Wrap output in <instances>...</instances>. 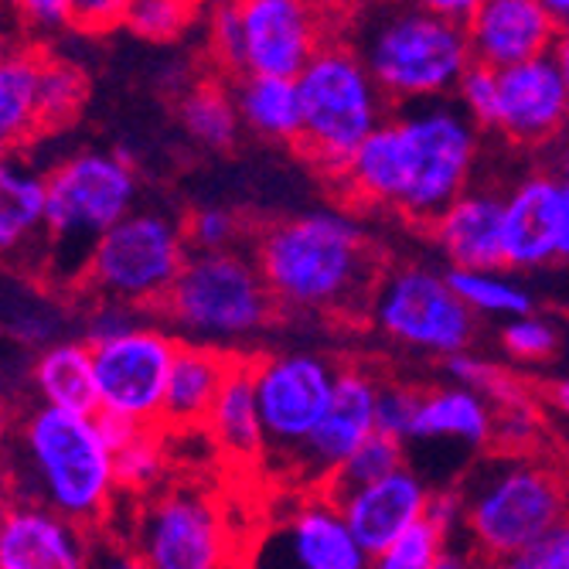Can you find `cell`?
I'll return each mask as SVG.
<instances>
[{
	"label": "cell",
	"mask_w": 569,
	"mask_h": 569,
	"mask_svg": "<svg viewBox=\"0 0 569 569\" xmlns=\"http://www.w3.org/2000/svg\"><path fill=\"white\" fill-rule=\"evenodd\" d=\"M478 158V123L457 102H412L358 147L341 181L361 204L392 209L430 226L468 191Z\"/></svg>",
	"instance_id": "1"
},
{
	"label": "cell",
	"mask_w": 569,
	"mask_h": 569,
	"mask_svg": "<svg viewBox=\"0 0 569 569\" xmlns=\"http://www.w3.org/2000/svg\"><path fill=\"white\" fill-rule=\"evenodd\" d=\"M14 495L99 532L120 501L117 457L99 412L28 406L14 427Z\"/></svg>",
	"instance_id": "2"
},
{
	"label": "cell",
	"mask_w": 569,
	"mask_h": 569,
	"mask_svg": "<svg viewBox=\"0 0 569 569\" xmlns=\"http://www.w3.org/2000/svg\"><path fill=\"white\" fill-rule=\"evenodd\" d=\"M273 297L303 315H358L379 287L376 252L348 216L307 212L267 226L252 242Z\"/></svg>",
	"instance_id": "3"
},
{
	"label": "cell",
	"mask_w": 569,
	"mask_h": 569,
	"mask_svg": "<svg viewBox=\"0 0 569 569\" xmlns=\"http://www.w3.org/2000/svg\"><path fill=\"white\" fill-rule=\"evenodd\" d=\"M341 38L396 107L447 99L475 66L463 24L430 14L412 0H376L345 14Z\"/></svg>",
	"instance_id": "4"
},
{
	"label": "cell",
	"mask_w": 569,
	"mask_h": 569,
	"mask_svg": "<svg viewBox=\"0 0 569 569\" xmlns=\"http://www.w3.org/2000/svg\"><path fill=\"white\" fill-rule=\"evenodd\" d=\"M137 212V178L127 153L86 150L48 171V226L41 277L59 290H82L89 260L113 226Z\"/></svg>",
	"instance_id": "5"
},
{
	"label": "cell",
	"mask_w": 569,
	"mask_h": 569,
	"mask_svg": "<svg viewBox=\"0 0 569 569\" xmlns=\"http://www.w3.org/2000/svg\"><path fill=\"white\" fill-rule=\"evenodd\" d=\"M463 539L488 562L526 559L559 522L569 519L566 481L532 457L501 453L481 460L460 485Z\"/></svg>",
	"instance_id": "6"
},
{
	"label": "cell",
	"mask_w": 569,
	"mask_h": 569,
	"mask_svg": "<svg viewBox=\"0 0 569 569\" xmlns=\"http://www.w3.org/2000/svg\"><path fill=\"white\" fill-rule=\"evenodd\" d=\"M297 86L303 107L297 147L310 164L341 178L358 147L386 123L389 99L341 34L307 62Z\"/></svg>",
	"instance_id": "7"
},
{
	"label": "cell",
	"mask_w": 569,
	"mask_h": 569,
	"mask_svg": "<svg viewBox=\"0 0 569 569\" xmlns=\"http://www.w3.org/2000/svg\"><path fill=\"white\" fill-rule=\"evenodd\" d=\"M277 307L256 256L222 249L188 256L161 315L188 341L232 351V345L263 335L277 318Z\"/></svg>",
	"instance_id": "8"
},
{
	"label": "cell",
	"mask_w": 569,
	"mask_h": 569,
	"mask_svg": "<svg viewBox=\"0 0 569 569\" xmlns=\"http://www.w3.org/2000/svg\"><path fill=\"white\" fill-rule=\"evenodd\" d=\"M188 249L184 226L161 212L137 209L99 239L79 293L161 310L188 263Z\"/></svg>",
	"instance_id": "9"
},
{
	"label": "cell",
	"mask_w": 569,
	"mask_h": 569,
	"mask_svg": "<svg viewBox=\"0 0 569 569\" xmlns=\"http://www.w3.org/2000/svg\"><path fill=\"white\" fill-rule=\"evenodd\" d=\"M147 569H226L232 532L212 491L171 485L133 501L130 526L120 536Z\"/></svg>",
	"instance_id": "10"
},
{
	"label": "cell",
	"mask_w": 569,
	"mask_h": 569,
	"mask_svg": "<svg viewBox=\"0 0 569 569\" xmlns=\"http://www.w3.org/2000/svg\"><path fill=\"white\" fill-rule=\"evenodd\" d=\"M369 315L389 341L437 358L468 351L478 335V315L457 297L447 273L423 267L386 273L372 293Z\"/></svg>",
	"instance_id": "11"
},
{
	"label": "cell",
	"mask_w": 569,
	"mask_h": 569,
	"mask_svg": "<svg viewBox=\"0 0 569 569\" xmlns=\"http://www.w3.org/2000/svg\"><path fill=\"white\" fill-rule=\"evenodd\" d=\"M338 372L325 355L315 351H277L252 358L256 396L267 433V457L293 468L307 437L318 430L335 399Z\"/></svg>",
	"instance_id": "12"
},
{
	"label": "cell",
	"mask_w": 569,
	"mask_h": 569,
	"mask_svg": "<svg viewBox=\"0 0 569 569\" xmlns=\"http://www.w3.org/2000/svg\"><path fill=\"white\" fill-rule=\"evenodd\" d=\"M178 348L181 341L171 331L153 325H143L110 345H96L92 361L99 412L133 420L140 427H161Z\"/></svg>",
	"instance_id": "13"
},
{
	"label": "cell",
	"mask_w": 569,
	"mask_h": 569,
	"mask_svg": "<svg viewBox=\"0 0 569 569\" xmlns=\"http://www.w3.org/2000/svg\"><path fill=\"white\" fill-rule=\"evenodd\" d=\"M246 31V72L297 79L341 34L345 14L328 0H236Z\"/></svg>",
	"instance_id": "14"
},
{
	"label": "cell",
	"mask_w": 569,
	"mask_h": 569,
	"mask_svg": "<svg viewBox=\"0 0 569 569\" xmlns=\"http://www.w3.org/2000/svg\"><path fill=\"white\" fill-rule=\"evenodd\" d=\"M372 556L351 536L338 501L310 491L273 522L252 556V569H369Z\"/></svg>",
	"instance_id": "15"
},
{
	"label": "cell",
	"mask_w": 569,
	"mask_h": 569,
	"mask_svg": "<svg viewBox=\"0 0 569 569\" xmlns=\"http://www.w3.org/2000/svg\"><path fill=\"white\" fill-rule=\"evenodd\" d=\"M376 399L379 382L361 369H341L335 399L325 412L318 430L307 437L303 450L293 460V481L303 488H328L341 463L366 443L376 430Z\"/></svg>",
	"instance_id": "16"
},
{
	"label": "cell",
	"mask_w": 569,
	"mask_h": 569,
	"mask_svg": "<svg viewBox=\"0 0 569 569\" xmlns=\"http://www.w3.org/2000/svg\"><path fill=\"white\" fill-rule=\"evenodd\" d=\"M96 532L66 515L14 501L0 519V569H89Z\"/></svg>",
	"instance_id": "17"
},
{
	"label": "cell",
	"mask_w": 569,
	"mask_h": 569,
	"mask_svg": "<svg viewBox=\"0 0 569 569\" xmlns=\"http://www.w3.org/2000/svg\"><path fill=\"white\" fill-rule=\"evenodd\" d=\"M569 120V82L552 56L501 69V102L495 130L515 143H546Z\"/></svg>",
	"instance_id": "18"
},
{
	"label": "cell",
	"mask_w": 569,
	"mask_h": 569,
	"mask_svg": "<svg viewBox=\"0 0 569 569\" xmlns=\"http://www.w3.org/2000/svg\"><path fill=\"white\" fill-rule=\"evenodd\" d=\"M430 491L433 488L406 463L396 475L366 488H355L335 501L358 546L369 556H379L382 549H389L396 539H402L409 529H417L427 519Z\"/></svg>",
	"instance_id": "19"
},
{
	"label": "cell",
	"mask_w": 569,
	"mask_h": 569,
	"mask_svg": "<svg viewBox=\"0 0 569 569\" xmlns=\"http://www.w3.org/2000/svg\"><path fill=\"white\" fill-rule=\"evenodd\" d=\"M463 31L475 62L501 72L549 56L559 24L539 0H481Z\"/></svg>",
	"instance_id": "20"
},
{
	"label": "cell",
	"mask_w": 569,
	"mask_h": 569,
	"mask_svg": "<svg viewBox=\"0 0 569 569\" xmlns=\"http://www.w3.org/2000/svg\"><path fill=\"white\" fill-rule=\"evenodd\" d=\"M566 184L552 174H532L505 198V267L536 270L559 260Z\"/></svg>",
	"instance_id": "21"
},
{
	"label": "cell",
	"mask_w": 569,
	"mask_h": 569,
	"mask_svg": "<svg viewBox=\"0 0 569 569\" xmlns=\"http://www.w3.org/2000/svg\"><path fill=\"white\" fill-rule=\"evenodd\" d=\"M433 236L457 270H501L505 198L491 191H463L433 222Z\"/></svg>",
	"instance_id": "22"
},
{
	"label": "cell",
	"mask_w": 569,
	"mask_h": 569,
	"mask_svg": "<svg viewBox=\"0 0 569 569\" xmlns=\"http://www.w3.org/2000/svg\"><path fill=\"white\" fill-rule=\"evenodd\" d=\"M236 355L239 351L181 341L164 399V430H194L209 423Z\"/></svg>",
	"instance_id": "23"
},
{
	"label": "cell",
	"mask_w": 569,
	"mask_h": 569,
	"mask_svg": "<svg viewBox=\"0 0 569 569\" xmlns=\"http://www.w3.org/2000/svg\"><path fill=\"white\" fill-rule=\"evenodd\" d=\"M495 437V406L463 386H443L423 392L417 430H412L409 443H450L460 450H488Z\"/></svg>",
	"instance_id": "24"
},
{
	"label": "cell",
	"mask_w": 569,
	"mask_h": 569,
	"mask_svg": "<svg viewBox=\"0 0 569 569\" xmlns=\"http://www.w3.org/2000/svg\"><path fill=\"white\" fill-rule=\"evenodd\" d=\"M204 430H209L216 447L226 450L232 460L267 457V433H263V417H260V396H256L252 358L236 355Z\"/></svg>",
	"instance_id": "25"
},
{
	"label": "cell",
	"mask_w": 569,
	"mask_h": 569,
	"mask_svg": "<svg viewBox=\"0 0 569 569\" xmlns=\"http://www.w3.org/2000/svg\"><path fill=\"white\" fill-rule=\"evenodd\" d=\"M28 382L41 406H56L69 412H99L92 345L82 338H66L38 351Z\"/></svg>",
	"instance_id": "26"
},
{
	"label": "cell",
	"mask_w": 569,
	"mask_h": 569,
	"mask_svg": "<svg viewBox=\"0 0 569 569\" xmlns=\"http://www.w3.org/2000/svg\"><path fill=\"white\" fill-rule=\"evenodd\" d=\"M236 107L246 127L260 137L297 143L303 130V107H300V86L287 76H260L246 72L232 86Z\"/></svg>",
	"instance_id": "27"
},
{
	"label": "cell",
	"mask_w": 569,
	"mask_h": 569,
	"mask_svg": "<svg viewBox=\"0 0 569 569\" xmlns=\"http://www.w3.org/2000/svg\"><path fill=\"white\" fill-rule=\"evenodd\" d=\"M44 51L14 48L0 66V133L8 147H18L41 133V69Z\"/></svg>",
	"instance_id": "28"
},
{
	"label": "cell",
	"mask_w": 569,
	"mask_h": 569,
	"mask_svg": "<svg viewBox=\"0 0 569 569\" xmlns=\"http://www.w3.org/2000/svg\"><path fill=\"white\" fill-rule=\"evenodd\" d=\"M48 226V178L4 164L0 171V249L4 256H18L34 239H44Z\"/></svg>",
	"instance_id": "29"
},
{
	"label": "cell",
	"mask_w": 569,
	"mask_h": 569,
	"mask_svg": "<svg viewBox=\"0 0 569 569\" xmlns=\"http://www.w3.org/2000/svg\"><path fill=\"white\" fill-rule=\"evenodd\" d=\"M181 120L184 130L201 143V147H232L239 133V107L232 89H222L219 82H201L181 99Z\"/></svg>",
	"instance_id": "30"
},
{
	"label": "cell",
	"mask_w": 569,
	"mask_h": 569,
	"mask_svg": "<svg viewBox=\"0 0 569 569\" xmlns=\"http://www.w3.org/2000/svg\"><path fill=\"white\" fill-rule=\"evenodd\" d=\"M450 287L457 290V297L468 303L475 315H488V318H522L532 315V297L526 287H519L515 280L501 277L498 270H447Z\"/></svg>",
	"instance_id": "31"
},
{
	"label": "cell",
	"mask_w": 569,
	"mask_h": 569,
	"mask_svg": "<svg viewBox=\"0 0 569 569\" xmlns=\"http://www.w3.org/2000/svg\"><path fill=\"white\" fill-rule=\"evenodd\" d=\"M164 427H143L130 443H123L117 457V485L120 498L140 501L153 491H161L168 453H164Z\"/></svg>",
	"instance_id": "32"
},
{
	"label": "cell",
	"mask_w": 569,
	"mask_h": 569,
	"mask_svg": "<svg viewBox=\"0 0 569 569\" xmlns=\"http://www.w3.org/2000/svg\"><path fill=\"white\" fill-rule=\"evenodd\" d=\"M399 468H406V443L396 437H386V433H372L341 463L325 491L331 498H341L355 488H366V485H376V481L396 475Z\"/></svg>",
	"instance_id": "33"
},
{
	"label": "cell",
	"mask_w": 569,
	"mask_h": 569,
	"mask_svg": "<svg viewBox=\"0 0 569 569\" xmlns=\"http://www.w3.org/2000/svg\"><path fill=\"white\" fill-rule=\"evenodd\" d=\"M443 369L453 379V386H463V389L485 396L495 406V412L529 402V389L508 369H501L498 361H488L481 355H471V351L450 355V358H443Z\"/></svg>",
	"instance_id": "34"
},
{
	"label": "cell",
	"mask_w": 569,
	"mask_h": 569,
	"mask_svg": "<svg viewBox=\"0 0 569 569\" xmlns=\"http://www.w3.org/2000/svg\"><path fill=\"white\" fill-rule=\"evenodd\" d=\"M86 99V76L62 59H44L41 69V130L69 123Z\"/></svg>",
	"instance_id": "35"
},
{
	"label": "cell",
	"mask_w": 569,
	"mask_h": 569,
	"mask_svg": "<svg viewBox=\"0 0 569 569\" xmlns=\"http://www.w3.org/2000/svg\"><path fill=\"white\" fill-rule=\"evenodd\" d=\"M194 8L191 0H133L127 28L147 41H171L191 24Z\"/></svg>",
	"instance_id": "36"
},
{
	"label": "cell",
	"mask_w": 569,
	"mask_h": 569,
	"mask_svg": "<svg viewBox=\"0 0 569 569\" xmlns=\"http://www.w3.org/2000/svg\"><path fill=\"white\" fill-rule=\"evenodd\" d=\"M423 406V392L402 386V382H379V399H376V430L386 437H396L402 443L412 440L417 430V417Z\"/></svg>",
	"instance_id": "37"
},
{
	"label": "cell",
	"mask_w": 569,
	"mask_h": 569,
	"mask_svg": "<svg viewBox=\"0 0 569 569\" xmlns=\"http://www.w3.org/2000/svg\"><path fill=\"white\" fill-rule=\"evenodd\" d=\"M443 542L447 539L423 519L417 529H409L389 549H382L379 556H372V566L369 569H433Z\"/></svg>",
	"instance_id": "38"
},
{
	"label": "cell",
	"mask_w": 569,
	"mask_h": 569,
	"mask_svg": "<svg viewBox=\"0 0 569 569\" xmlns=\"http://www.w3.org/2000/svg\"><path fill=\"white\" fill-rule=\"evenodd\" d=\"M453 96H457V107L468 113L478 127H495L498 102H501V72L475 62L468 72H463Z\"/></svg>",
	"instance_id": "39"
},
{
	"label": "cell",
	"mask_w": 569,
	"mask_h": 569,
	"mask_svg": "<svg viewBox=\"0 0 569 569\" xmlns=\"http://www.w3.org/2000/svg\"><path fill=\"white\" fill-rule=\"evenodd\" d=\"M209 48L212 59L219 62L222 72L229 76H246V31H242V18L236 0H226V4L216 8L212 14V34H209Z\"/></svg>",
	"instance_id": "40"
},
{
	"label": "cell",
	"mask_w": 569,
	"mask_h": 569,
	"mask_svg": "<svg viewBox=\"0 0 569 569\" xmlns=\"http://www.w3.org/2000/svg\"><path fill=\"white\" fill-rule=\"evenodd\" d=\"M559 335L546 318L522 315V318H508L501 325V348L519 358V361H542L556 351Z\"/></svg>",
	"instance_id": "41"
},
{
	"label": "cell",
	"mask_w": 569,
	"mask_h": 569,
	"mask_svg": "<svg viewBox=\"0 0 569 569\" xmlns=\"http://www.w3.org/2000/svg\"><path fill=\"white\" fill-rule=\"evenodd\" d=\"M242 222L236 212L222 209V204H209V209H198L188 216L184 222V236L191 252H222L232 249V242L239 239Z\"/></svg>",
	"instance_id": "42"
},
{
	"label": "cell",
	"mask_w": 569,
	"mask_h": 569,
	"mask_svg": "<svg viewBox=\"0 0 569 569\" xmlns=\"http://www.w3.org/2000/svg\"><path fill=\"white\" fill-rule=\"evenodd\" d=\"M147 318L143 310L130 307V303H120V300H96V307L86 315V325H82V341H89L92 348L96 345H110L137 328H143Z\"/></svg>",
	"instance_id": "43"
},
{
	"label": "cell",
	"mask_w": 569,
	"mask_h": 569,
	"mask_svg": "<svg viewBox=\"0 0 569 569\" xmlns=\"http://www.w3.org/2000/svg\"><path fill=\"white\" fill-rule=\"evenodd\" d=\"M59 331H62V318L51 315L48 307H21V315L8 318V335L34 351H44L48 345L62 341Z\"/></svg>",
	"instance_id": "44"
},
{
	"label": "cell",
	"mask_w": 569,
	"mask_h": 569,
	"mask_svg": "<svg viewBox=\"0 0 569 569\" xmlns=\"http://www.w3.org/2000/svg\"><path fill=\"white\" fill-rule=\"evenodd\" d=\"M133 0H72L69 28L82 34H107L113 28H127Z\"/></svg>",
	"instance_id": "45"
},
{
	"label": "cell",
	"mask_w": 569,
	"mask_h": 569,
	"mask_svg": "<svg viewBox=\"0 0 569 569\" xmlns=\"http://www.w3.org/2000/svg\"><path fill=\"white\" fill-rule=\"evenodd\" d=\"M427 522L443 536H463V495L460 488H433L427 501Z\"/></svg>",
	"instance_id": "46"
},
{
	"label": "cell",
	"mask_w": 569,
	"mask_h": 569,
	"mask_svg": "<svg viewBox=\"0 0 569 569\" xmlns=\"http://www.w3.org/2000/svg\"><path fill=\"white\" fill-rule=\"evenodd\" d=\"M11 4L34 31H56L72 21V0H11Z\"/></svg>",
	"instance_id": "47"
},
{
	"label": "cell",
	"mask_w": 569,
	"mask_h": 569,
	"mask_svg": "<svg viewBox=\"0 0 569 569\" xmlns=\"http://www.w3.org/2000/svg\"><path fill=\"white\" fill-rule=\"evenodd\" d=\"M89 569H147L140 562V556L113 532H96L92 539V559H89Z\"/></svg>",
	"instance_id": "48"
},
{
	"label": "cell",
	"mask_w": 569,
	"mask_h": 569,
	"mask_svg": "<svg viewBox=\"0 0 569 569\" xmlns=\"http://www.w3.org/2000/svg\"><path fill=\"white\" fill-rule=\"evenodd\" d=\"M522 562L532 569H569V519L559 522Z\"/></svg>",
	"instance_id": "49"
},
{
	"label": "cell",
	"mask_w": 569,
	"mask_h": 569,
	"mask_svg": "<svg viewBox=\"0 0 569 569\" xmlns=\"http://www.w3.org/2000/svg\"><path fill=\"white\" fill-rule=\"evenodd\" d=\"M433 569H488V559L468 539H447Z\"/></svg>",
	"instance_id": "50"
},
{
	"label": "cell",
	"mask_w": 569,
	"mask_h": 569,
	"mask_svg": "<svg viewBox=\"0 0 569 569\" xmlns=\"http://www.w3.org/2000/svg\"><path fill=\"white\" fill-rule=\"evenodd\" d=\"M417 8L430 11V14H440L447 21H457V24H468V18L478 11L481 0H412Z\"/></svg>",
	"instance_id": "51"
},
{
	"label": "cell",
	"mask_w": 569,
	"mask_h": 569,
	"mask_svg": "<svg viewBox=\"0 0 569 569\" xmlns=\"http://www.w3.org/2000/svg\"><path fill=\"white\" fill-rule=\"evenodd\" d=\"M552 62L559 66V72H562V79L569 82V24H559V31H556V41H552Z\"/></svg>",
	"instance_id": "52"
},
{
	"label": "cell",
	"mask_w": 569,
	"mask_h": 569,
	"mask_svg": "<svg viewBox=\"0 0 569 569\" xmlns=\"http://www.w3.org/2000/svg\"><path fill=\"white\" fill-rule=\"evenodd\" d=\"M546 396H549V406L559 412V417H566V420H569V379L552 382Z\"/></svg>",
	"instance_id": "53"
},
{
	"label": "cell",
	"mask_w": 569,
	"mask_h": 569,
	"mask_svg": "<svg viewBox=\"0 0 569 569\" xmlns=\"http://www.w3.org/2000/svg\"><path fill=\"white\" fill-rule=\"evenodd\" d=\"M559 260H569V188L562 201V222H559Z\"/></svg>",
	"instance_id": "54"
},
{
	"label": "cell",
	"mask_w": 569,
	"mask_h": 569,
	"mask_svg": "<svg viewBox=\"0 0 569 569\" xmlns=\"http://www.w3.org/2000/svg\"><path fill=\"white\" fill-rule=\"evenodd\" d=\"M556 24H569V0H539Z\"/></svg>",
	"instance_id": "55"
},
{
	"label": "cell",
	"mask_w": 569,
	"mask_h": 569,
	"mask_svg": "<svg viewBox=\"0 0 569 569\" xmlns=\"http://www.w3.org/2000/svg\"><path fill=\"white\" fill-rule=\"evenodd\" d=\"M328 4H331L335 11H341V14H351V11H358V8L376 4V0H328Z\"/></svg>",
	"instance_id": "56"
},
{
	"label": "cell",
	"mask_w": 569,
	"mask_h": 569,
	"mask_svg": "<svg viewBox=\"0 0 569 569\" xmlns=\"http://www.w3.org/2000/svg\"><path fill=\"white\" fill-rule=\"evenodd\" d=\"M488 569H532V566H526L522 559H511V562H488Z\"/></svg>",
	"instance_id": "57"
},
{
	"label": "cell",
	"mask_w": 569,
	"mask_h": 569,
	"mask_svg": "<svg viewBox=\"0 0 569 569\" xmlns=\"http://www.w3.org/2000/svg\"><path fill=\"white\" fill-rule=\"evenodd\" d=\"M559 181L569 188V147L562 150V164H559Z\"/></svg>",
	"instance_id": "58"
},
{
	"label": "cell",
	"mask_w": 569,
	"mask_h": 569,
	"mask_svg": "<svg viewBox=\"0 0 569 569\" xmlns=\"http://www.w3.org/2000/svg\"><path fill=\"white\" fill-rule=\"evenodd\" d=\"M191 4H198V0H191Z\"/></svg>",
	"instance_id": "59"
}]
</instances>
